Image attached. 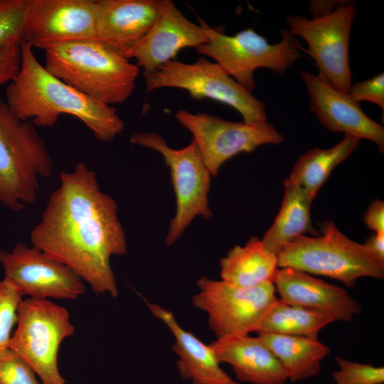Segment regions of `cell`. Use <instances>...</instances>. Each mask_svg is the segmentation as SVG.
Here are the masks:
<instances>
[{
  "label": "cell",
  "mask_w": 384,
  "mask_h": 384,
  "mask_svg": "<svg viewBox=\"0 0 384 384\" xmlns=\"http://www.w3.org/2000/svg\"><path fill=\"white\" fill-rule=\"evenodd\" d=\"M22 299V294L14 285L4 279L0 280V348L9 347Z\"/></svg>",
  "instance_id": "obj_28"
},
{
  "label": "cell",
  "mask_w": 384,
  "mask_h": 384,
  "mask_svg": "<svg viewBox=\"0 0 384 384\" xmlns=\"http://www.w3.org/2000/svg\"><path fill=\"white\" fill-rule=\"evenodd\" d=\"M32 245L63 263L96 294L119 295L112 256L124 255L127 240L117 203L99 186L83 162L60 174L40 221L30 233Z\"/></svg>",
  "instance_id": "obj_1"
},
{
  "label": "cell",
  "mask_w": 384,
  "mask_h": 384,
  "mask_svg": "<svg viewBox=\"0 0 384 384\" xmlns=\"http://www.w3.org/2000/svg\"><path fill=\"white\" fill-rule=\"evenodd\" d=\"M0 264L4 279L30 298L73 300L86 289L75 272L33 245L18 242L9 252L1 250Z\"/></svg>",
  "instance_id": "obj_13"
},
{
  "label": "cell",
  "mask_w": 384,
  "mask_h": 384,
  "mask_svg": "<svg viewBox=\"0 0 384 384\" xmlns=\"http://www.w3.org/2000/svg\"><path fill=\"white\" fill-rule=\"evenodd\" d=\"M44 54V67L50 73L110 106L130 97L141 73L130 59L96 39L58 45Z\"/></svg>",
  "instance_id": "obj_3"
},
{
  "label": "cell",
  "mask_w": 384,
  "mask_h": 384,
  "mask_svg": "<svg viewBox=\"0 0 384 384\" xmlns=\"http://www.w3.org/2000/svg\"><path fill=\"white\" fill-rule=\"evenodd\" d=\"M6 104L23 121L50 127L62 114L81 121L102 142L112 141L125 124L116 109L92 99L50 73L28 43L21 42L18 70L6 88Z\"/></svg>",
  "instance_id": "obj_2"
},
{
  "label": "cell",
  "mask_w": 384,
  "mask_h": 384,
  "mask_svg": "<svg viewBox=\"0 0 384 384\" xmlns=\"http://www.w3.org/2000/svg\"><path fill=\"white\" fill-rule=\"evenodd\" d=\"M27 0H0V50L21 43Z\"/></svg>",
  "instance_id": "obj_26"
},
{
  "label": "cell",
  "mask_w": 384,
  "mask_h": 384,
  "mask_svg": "<svg viewBox=\"0 0 384 384\" xmlns=\"http://www.w3.org/2000/svg\"><path fill=\"white\" fill-rule=\"evenodd\" d=\"M350 97L357 102L368 101L378 105L384 111V73H379L366 80L352 84Z\"/></svg>",
  "instance_id": "obj_30"
},
{
  "label": "cell",
  "mask_w": 384,
  "mask_h": 384,
  "mask_svg": "<svg viewBox=\"0 0 384 384\" xmlns=\"http://www.w3.org/2000/svg\"><path fill=\"white\" fill-rule=\"evenodd\" d=\"M273 284L283 302L351 322L361 305L344 289L292 267L279 268Z\"/></svg>",
  "instance_id": "obj_18"
},
{
  "label": "cell",
  "mask_w": 384,
  "mask_h": 384,
  "mask_svg": "<svg viewBox=\"0 0 384 384\" xmlns=\"http://www.w3.org/2000/svg\"><path fill=\"white\" fill-rule=\"evenodd\" d=\"M348 2L320 17L294 14L287 18L290 33L306 43L304 52L314 59L319 75L346 94L352 85L349 39L356 12L354 4Z\"/></svg>",
  "instance_id": "obj_11"
},
{
  "label": "cell",
  "mask_w": 384,
  "mask_h": 384,
  "mask_svg": "<svg viewBox=\"0 0 384 384\" xmlns=\"http://www.w3.org/2000/svg\"><path fill=\"white\" fill-rule=\"evenodd\" d=\"M220 270L222 281L239 287L273 282L279 270L277 255L252 237L245 245L230 248L220 259Z\"/></svg>",
  "instance_id": "obj_22"
},
{
  "label": "cell",
  "mask_w": 384,
  "mask_h": 384,
  "mask_svg": "<svg viewBox=\"0 0 384 384\" xmlns=\"http://www.w3.org/2000/svg\"><path fill=\"white\" fill-rule=\"evenodd\" d=\"M284 190L280 209L261 240L265 247L276 255L284 245L296 238L306 233L316 234L310 215L314 198L288 178L284 181Z\"/></svg>",
  "instance_id": "obj_23"
},
{
  "label": "cell",
  "mask_w": 384,
  "mask_h": 384,
  "mask_svg": "<svg viewBox=\"0 0 384 384\" xmlns=\"http://www.w3.org/2000/svg\"><path fill=\"white\" fill-rule=\"evenodd\" d=\"M361 139L345 134L330 149L314 148L301 156L288 179L300 186L314 198L332 170L347 159L360 144Z\"/></svg>",
  "instance_id": "obj_24"
},
{
  "label": "cell",
  "mask_w": 384,
  "mask_h": 384,
  "mask_svg": "<svg viewBox=\"0 0 384 384\" xmlns=\"http://www.w3.org/2000/svg\"><path fill=\"white\" fill-rule=\"evenodd\" d=\"M334 321V318L326 314L292 305L277 298L256 332L318 338L320 331Z\"/></svg>",
  "instance_id": "obj_25"
},
{
  "label": "cell",
  "mask_w": 384,
  "mask_h": 384,
  "mask_svg": "<svg viewBox=\"0 0 384 384\" xmlns=\"http://www.w3.org/2000/svg\"><path fill=\"white\" fill-rule=\"evenodd\" d=\"M210 345L219 363L230 365L240 383L284 384L288 380L279 361L258 336H230Z\"/></svg>",
  "instance_id": "obj_19"
},
{
  "label": "cell",
  "mask_w": 384,
  "mask_h": 384,
  "mask_svg": "<svg viewBox=\"0 0 384 384\" xmlns=\"http://www.w3.org/2000/svg\"><path fill=\"white\" fill-rule=\"evenodd\" d=\"M176 118L192 134L212 176H216L222 165L238 154L252 152L263 144L284 142L283 136L268 122L247 124L184 110H178Z\"/></svg>",
  "instance_id": "obj_12"
},
{
  "label": "cell",
  "mask_w": 384,
  "mask_h": 384,
  "mask_svg": "<svg viewBox=\"0 0 384 384\" xmlns=\"http://www.w3.org/2000/svg\"><path fill=\"white\" fill-rule=\"evenodd\" d=\"M54 161L36 127L0 102V203L12 211L33 203L39 178L49 176Z\"/></svg>",
  "instance_id": "obj_4"
},
{
  "label": "cell",
  "mask_w": 384,
  "mask_h": 384,
  "mask_svg": "<svg viewBox=\"0 0 384 384\" xmlns=\"http://www.w3.org/2000/svg\"><path fill=\"white\" fill-rule=\"evenodd\" d=\"M21 58V43L0 50V87L17 73Z\"/></svg>",
  "instance_id": "obj_31"
},
{
  "label": "cell",
  "mask_w": 384,
  "mask_h": 384,
  "mask_svg": "<svg viewBox=\"0 0 384 384\" xmlns=\"http://www.w3.org/2000/svg\"><path fill=\"white\" fill-rule=\"evenodd\" d=\"M149 91L164 87L186 90L195 100L208 98L229 105L247 124L267 122L265 104L256 98L216 63L200 57L193 63L172 60L145 78Z\"/></svg>",
  "instance_id": "obj_9"
},
{
  "label": "cell",
  "mask_w": 384,
  "mask_h": 384,
  "mask_svg": "<svg viewBox=\"0 0 384 384\" xmlns=\"http://www.w3.org/2000/svg\"><path fill=\"white\" fill-rule=\"evenodd\" d=\"M192 297L194 306L206 313L216 339L256 332L270 307L277 299L273 282L249 287L200 277Z\"/></svg>",
  "instance_id": "obj_10"
},
{
  "label": "cell",
  "mask_w": 384,
  "mask_h": 384,
  "mask_svg": "<svg viewBox=\"0 0 384 384\" xmlns=\"http://www.w3.org/2000/svg\"><path fill=\"white\" fill-rule=\"evenodd\" d=\"M258 337L282 364L287 380L295 383L318 375L330 348L318 338L260 332Z\"/></svg>",
  "instance_id": "obj_21"
},
{
  "label": "cell",
  "mask_w": 384,
  "mask_h": 384,
  "mask_svg": "<svg viewBox=\"0 0 384 384\" xmlns=\"http://www.w3.org/2000/svg\"><path fill=\"white\" fill-rule=\"evenodd\" d=\"M338 368L332 373L335 384H383L384 368L336 357Z\"/></svg>",
  "instance_id": "obj_27"
},
{
  "label": "cell",
  "mask_w": 384,
  "mask_h": 384,
  "mask_svg": "<svg viewBox=\"0 0 384 384\" xmlns=\"http://www.w3.org/2000/svg\"><path fill=\"white\" fill-rule=\"evenodd\" d=\"M300 76L306 87L310 109L324 127L372 141L383 152L384 127L365 114L358 102L319 75L301 71Z\"/></svg>",
  "instance_id": "obj_16"
},
{
  "label": "cell",
  "mask_w": 384,
  "mask_h": 384,
  "mask_svg": "<svg viewBox=\"0 0 384 384\" xmlns=\"http://www.w3.org/2000/svg\"><path fill=\"white\" fill-rule=\"evenodd\" d=\"M96 1L27 0L23 41L41 50L96 39Z\"/></svg>",
  "instance_id": "obj_14"
},
{
  "label": "cell",
  "mask_w": 384,
  "mask_h": 384,
  "mask_svg": "<svg viewBox=\"0 0 384 384\" xmlns=\"http://www.w3.org/2000/svg\"><path fill=\"white\" fill-rule=\"evenodd\" d=\"M208 41L196 48L200 54L213 59L218 65L237 82L252 92L256 87L255 71L268 68L282 74L301 58L304 51L296 36L289 29L282 31V39L270 44L252 28L233 36L210 27L199 18Z\"/></svg>",
  "instance_id": "obj_6"
},
{
  "label": "cell",
  "mask_w": 384,
  "mask_h": 384,
  "mask_svg": "<svg viewBox=\"0 0 384 384\" xmlns=\"http://www.w3.org/2000/svg\"><path fill=\"white\" fill-rule=\"evenodd\" d=\"M146 303L151 313L166 324L174 337L173 350L178 357L176 366L183 379L192 384H242L222 369L210 345L183 329L171 311Z\"/></svg>",
  "instance_id": "obj_20"
},
{
  "label": "cell",
  "mask_w": 384,
  "mask_h": 384,
  "mask_svg": "<svg viewBox=\"0 0 384 384\" xmlns=\"http://www.w3.org/2000/svg\"><path fill=\"white\" fill-rule=\"evenodd\" d=\"M363 221L375 233H384V203L375 200L364 213Z\"/></svg>",
  "instance_id": "obj_32"
},
{
  "label": "cell",
  "mask_w": 384,
  "mask_h": 384,
  "mask_svg": "<svg viewBox=\"0 0 384 384\" xmlns=\"http://www.w3.org/2000/svg\"><path fill=\"white\" fill-rule=\"evenodd\" d=\"M0 384H41L29 365L9 347L0 348Z\"/></svg>",
  "instance_id": "obj_29"
},
{
  "label": "cell",
  "mask_w": 384,
  "mask_h": 384,
  "mask_svg": "<svg viewBox=\"0 0 384 384\" xmlns=\"http://www.w3.org/2000/svg\"><path fill=\"white\" fill-rule=\"evenodd\" d=\"M348 1H309V11L314 18L326 15Z\"/></svg>",
  "instance_id": "obj_33"
},
{
  "label": "cell",
  "mask_w": 384,
  "mask_h": 384,
  "mask_svg": "<svg viewBox=\"0 0 384 384\" xmlns=\"http://www.w3.org/2000/svg\"><path fill=\"white\" fill-rule=\"evenodd\" d=\"M129 140L134 145L159 152L169 169L176 209L170 222L165 243L168 247L171 246L195 217L201 215L210 219L213 216L208 200L211 174L193 139L180 149L169 146L164 137L154 132L134 133Z\"/></svg>",
  "instance_id": "obj_8"
},
{
  "label": "cell",
  "mask_w": 384,
  "mask_h": 384,
  "mask_svg": "<svg viewBox=\"0 0 384 384\" xmlns=\"http://www.w3.org/2000/svg\"><path fill=\"white\" fill-rule=\"evenodd\" d=\"M321 228L320 236L302 235L284 245L277 254L279 268L328 277L348 287L360 277L383 278L384 261L363 244L349 239L331 220H325Z\"/></svg>",
  "instance_id": "obj_5"
},
{
  "label": "cell",
  "mask_w": 384,
  "mask_h": 384,
  "mask_svg": "<svg viewBox=\"0 0 384 384\" xmlns=\"http://www.w3.org/2000/svg\"><path fill=\"white\" fill-rule=\"evenodd\" d=\"M208 41L203 26L187 18L171 0H163L154 26L129 55L144 78L172 60L188 47L196 48Z\"/></svg>",
  "instance_id": "obj_15"
},
{
  "label": "cell",
  "mask_w": 384,
  "mask_h": 384,
  "mask_svg": "<svg viewBox=\"0 0 384 384\" xmlns=\"http://www.w3.org/2000/svg\"><path fill=\"white\" fill-rule=\"evenodd\" d=\"M162 4L163 0L96 1V40L128 58L154 26Z\"/></svg>",
  "instance_id": "obj_17"
},
{
  "label": "cell",
  "mask_w": 384,
  "mask_h": 384,
  "mask_svg": "<svg viewBox=\"0 0 384 384\" xmlns=\"http://www.w3.org/2000/svg\"><path fill=\"white\" fill-rule=\"evenodd\" d=\"M363 245L374 256L384 261V233H375Z\"/></svg>",
  "instance_id": "obj_34"
},
{
  "label": "cell",
  "mask_w": 384,
  "mask_h": 384,
  "mask_svg": "<svg viewBox=\"0 0 384 384\" xmlns=\"http://www.w3.org/2000/svg\"><path fill=\"white\" fill-rule=\"evenodd\" d=\"M75 331L66 308L50 299L28 297L18 306L9 347L29 365L42 384H67L59 371L58 354L63 340Z\"/></svg>",
  "instance_id": "obj_7"
}]
</instances>
